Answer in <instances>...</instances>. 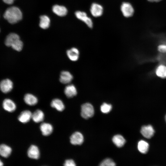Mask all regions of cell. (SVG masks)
Returning a JSON list of instances; mask_svg holds the SVG:
<instances>
[{"mask_svg":"<svg viewBox=\"0 0 166 166\" xmlns=\"http://www.w3.org/2000/svg\"><path fill=\"white\" fill-rule=\"evenodd\" d=\"M24 100L26 104L30 106L34 105L38 102L37 97L34 95L30 93L26 94L24 97Z\"/></svg>","mask_w":166,"mask_h":166,"instance_id":"cell-18","label":"cell"},{"mask_svg":"<svg viewBox=\"0 0 166 166\" xmlns=\"http://www.w3.org/2000/svg\"><path fill=\"white\" fill-rule=\"evenodd\" d=\"M100 108L102 112L107 113L111 110L112 106L111 104L104 103L101 105Z\"/></svg>","mask_w":166,"mask_h":166,"instance_id":"cell-26","label":"cell"},{"mask_svg":"<svg viewBox=\"0 0 166 166\" xmlns=\"http://www.w3.org/2000/svg\"><path fill=\"white\" fill-rule=\"evenodd\" d=\"M121 10L123 15L125 17L129 18L133 15L134 9L132 5L129 2H123L121 6Z\"/></svg>","mask_w":166,"mask_h":166,"instance_id":"cell-3","label":"cell"},{"mask_svg":"<svg viewBox=\"0 0 166 166\" xmlns=\"http://www.w3.org/2000/svg\"><path fill=\"white\" fill-rule=\"evenodd\" d=\"M15 0H3V1L6 3L8 4H12Z\"/></svg>","mask_w":166,"mask_h":166,"instance_id":"cell-32","label":"cell"},{"mask_svg":"<svg viewBox=\"0 0 166 166\" xmlns=\"http://www.w3.org/2000/svg\"><path fill=\"white\" fill-rule=\"evenodd\" d=\"M112 141L114 144L117 147L123 146L125 142V140L123 137L120 135H117L113 138Z\"/></svg>","mask_w":166,"mask_h":166,"instance_id":"cell-24","label":"cell"},{"mask_svg":"<svg viewBox=\"0 0 166 166\" xmlns=\"http://www.w3.org/2000/svg\"><path fill=\"white\" fill-rule=\"evenodd\" d=\"M148 1L150 2H158L161 0H148Z\"/></svg>","mask_w":166,"mask_h":166,"instance_id":"cell-33","label":"cell"},{"mask_svg":"<svg viewBox=\"0 0 166 166\" xmlns=\"http://www.w3.org/2000/svg\"><path fill=\"white\" fill-rule=\"evenodd\" d=\"M115 163L110 159L107 158L104 160L100 164L101 166H114Z\"/></svg>","mask_w":166,"mask_h":166,"instance_id":"cell-28","label":"cell"},{"mask_svg":"<svg viewBox=\"0 0 166 166\" xmlns=\"http://www.w3.org/2000/svg\"><path fill=\"white\" fill-rule=\"evenodd\" d=\"M20 39V37L17 34L11 33L6 37L5 40V44L8 47H11Z\"/></svg>","mask_w":166,"mask_h":166,"instance_id":"cell-10","label":"cell"},{"mask_svg":"<svg viewBox=\"0 0 166 166\" xmlns=\"http://www.w3.org/2000/svg\"><path fill=\"white\" fill-rule=\"evenodd\" d=\"M23 47V42L20 39L11 46L13 49L18 51H21L22 50Z\"/></svg>","mask_w":166,"mask_h":166,"instance_id":"cell-29","label":"cell"},{"mask_svg":"<svg viewBox=\"0 0 166 166\" xmlns=\"http://www.w3.org/2000/svg\"><path fill=\"white\" fill-rule=\"evenodd\" d=\"M51 106L59 111H62L65 109V106L62 101L58 98L52 100L50 104Z\"/></svg>","mask_w":166,"mask_h":166,"instance_id":"cell-19","label":"cell"},{"mask_svg":"<svg viewBox=\"0 0 166 166\" xmlns=\"http://www.w3.org/2000/svg\"><path fill=\"white\" fill-rule=\"evenodd\" d=\"M154 130L152 126L151 125H144L141 128L140 132L145 138L150 139L154 135Z\"/></svg>","mask_w":166,"mask_h":166,"instance_id":"cell-8","label":"cell"},{"mask_svg":"<svg viewBox=\"0 0 166 166\" xmlns=\"http://www.w3.org/2000/svg\"><path fill=\"white\" fill-rule=\"evenodd\" d=\"M65 166H76L75 163L72 159H68L66 160L64 163Z\"/></svg>","mask_w":166,"mask_h":166,"instance_id":"cell-31","label":"cell"},{"mask_svg":"<svg viewBox=\"0 0 166 166\" xmlns=\"http://www.w3.org/2000/svg\"><path fill=\"white\" fill-rule=\"evenodd\" d=\"M2 106L5 110L10 112L14 111L16 108L14 102L9 99H6L3 101Z\"/></svg>","mask_w":166,"mask_h":166,"instance_id":"cell-12","label":"cell"},{"mask_svg":"<svg viewBox=\"0 0 166 166\" xmlns=\"http://www.w3.org/2000/svg\"><path fill=\"white\" fill-rule=\"evenodd\" d=\"M158 50L160 53L166 54V45L161 44L159 45L157 47Z\"/></svg>","mask_w":166,"mask_h":166,"instance_id":"cell-30","label":"cell"},{"mask_svg":"<svg viewBox=\"0 0 166 166\" xmlns=\"http://www.w3.org/2000/svg\"><path fill=\"white\" fill-rule=\"evenodd\" d=\"M90 11L93 16L98 17L102 15L103 12V8L101 5L97 3H94L91 6Z\"/></svg>","mask_w":166,"mask_h":166,"instance_id":"cell-5","label":"cell"},{"mask_svg":"<svg viewBox=\"0 0 166 166\" xmlns=\"http://www.w3.org/2000/svg\"><path fill=\"white\" fill-rule=\"evenodd\" d=\"M149 145L148 143L144 140H140L138 143L137 148L141 153L145 154L148 152Z\"/></svg>","mask_w":166,"mask_h":166,"instance_id":"cell-25","label":"cell"},{"mask_svg":"<svg viewBox=\"0 0 166 166\" xmlns=\"http://www.w3.org/2000/svg\"><path fill=\"white\" fill-rule=\"evenodd\" d=\"M52 10L55 14L61 17L65 16L67 13V10L65 7L57 5L53 6Z\"/></svg>","mask_w":166,"mask_h":166,"instance_id":"cell-17","label":"cell"},{"mask_svg":"<svg viewBox=\"0 0 166 166\" xmlns=\"http://www.w3.org/2000/svg\"><path fill=\"white\" fill-rule=\"evenodd\" d=\"M3 163L0 160V166H2L3 165Z\"/></svg>","mask_w":166,"mask_h":166,"instance_id":"cell-34","label":"cell"},{"mask_svg":"<svg viewBox=\"0 0 166 166\" xmlns=\"http://www.w3.org/2000/svg\"><path fill=\"white\" fill-rule=\"evenodd\" d=\"M27 154L29 158L32 159H38L40 157V151L37 146L32 145L28 148Z\"/></svg>","mask_w":166,"mask_h":166,"instance_id":"cell-9","label":"cell"},{"mask_svg":"<svg viewBox=\"0 0 166 166\" xmlns=\"http://www.w3.org/2000/svg\"><path fill=\"white\" fill-rule=\"evenodd\" d=\"M40 129L42 134L44 136H48L51 134L53 130L52 125L49 123H43L40 126Z\"/></svg>","mask_w":166,"mask_h":166,"instance_id":"cell-13","label":"cell"},{"mask_svg":"<svg viewBox=\"0 0 166 166\" xmlns=\"http://www.w3.org/2000/svg\"><path fill=\"white\" fill-rule=\"evenodd\" d=\"M44 118V114L41 110L37 109L32 114V119L36 123L42 121Z\"/></svg>","mask_w":166,"mask_h":166,"instance_id":"cell-20","label":"cell"},{"mask_svg":"<svg viewBox=\"0 0 166 166\" xmlns=\"http://www.w3.org/2000/svg\"><path fill=\"white\" fill-rule=\"evenodd\" d=\"M64 93L68 98H71L75 96L77 93V89L73 85L70 84L66 86L64 89Z\"/></svg>","mask_w":166,"mask_h":166,"instance_id":"cell-16","label":"cell"},{"mask_svg":"<svg viewBox=\"0 0 166 166\" xmlns=\"http://www.w3.org/2000/svg\"><path fill=\"white\" fill-rule=\"evenodd\" d=\"M165 121H166V115L165 116Z\"/></svg>","mask_w":166,"mask_h":166,"instance_id":"cell-35","label":"cell"},{"mask_svg":"<svg viewBox=\"0 0 166 166\" xmlns=\"http://www.w3.org/2000/svg\"><path fill=\"white\" fill-rule=\"evenodd\" d=\"M75 15L77 18L84 22L89 28L93 26V22L92 19L88 16L85 12L78 11L75 13Z\"/></svg>","mask_w":166,"mask_h":166,"instance_id":"cell-4","label":"cell"},{"mask_svg":"<svg viewBox=\"0 0 166 166\" xmlns=\"http://www.w3.org/2000/svg\"><path fill=\"white\" fill-rule=\"evenodd\" d=\"M81 115L84 119H88L93 116L94 109L93 105L89 103H85L81 106Z\"/></svg>","mask_w":166,"mask_h":166,"instance_id":"cell-2","label":"cell"},{"mask_svg":"<svg viewBox=\"0 0 166 166\" xmlns=\"http://www.w3.org/2000/svg\"><path fill=\"white\" fill-rule=\"evenodd\" d=\"M70 140L72 144L74 145H80L82 144L83 142L84 137L81 132H76L71 135Z\"/></svg>","mask_w":166,"mask_h":166,"instance_id":"cell-7","label":"cell"},{"mask_svg":"<svg viewBox=\"0 0 166 166\" xmlns=\"http://www.w3.org/2000/svg\"><path fill=\"white\" fill-rule=\"evenodd\" d=\"M3 17L10 24H14L20 21L22 18V13L16 6L8 8L5 12Z\"/></svg>","mask_w":166,"mask_h":166,"instance_id":"cell-1","label":"cell"},{"mask_svg":"<svg viewBox=\"0 0 166 166\" xmlns=\"http://www.w3.org/2000/svg\"><path fill=\"white\" fill-rule=\"evenodd\" d=\"M13 83L9 79H6L2 81L0 83V89L3 93L10 92L13 88Z\"/></svg>","mask_w":166,"mask_h":166,"instance_id":"cell-6","label":"cell"},{"mask_svg":"<svg viewBox=\"0 0 166 166\" xmlns=\"http://www.w3.org/2000/svg\"><path fill=\"white\" fill-rule=\"evenodd\" d=\"M157 60L161 64L166 65V54L160 53L157 55Z\"/></svg>","mask_w":166,"mask_h":166,"instance_id":"cell-27","label":"cell"},{"mask_svg":"<svg viewBox=\"0 0 166 166\" xmlns=\"http://www.w3.org/2000/svg\"><path fill=\"white\" fill-rule=\"evenodd\" d=\"M39 26L42 29H45L48 28L50 25V19L46 15H43L40 16Z\"/></svg>","mask_w":166,"mask_h":166,"instance_id":"cell-23","label":"cell"},{"mask_svg":"<svg viewBox=\"0 0 166 166\" xmlns=\"http://www.w3.org/2000/svg\"><path fill=\"white\" fill-rule=\"evenodd\" d=\"M72 75L68 71H63L60 74L59 80L61 83L63 84L70 83L73 79Z\"/></svg>","mask_w":166,"mask_h":166,"instance_id":"cell-11","label":"cell"},{"mask_svg":"<svg viewBox=\"0 0 166 166\" xmlns=\"http://www.w3.org/2000/svg\"><path fill=\"white\" fill-rule=\"evenodd\" d=\"M155 73L156 75L159 77L166 78V65L160 64L156 69Z\"/></svg>","mask_w":166,"mask_h":166,"instance_id":"cell-21","label":"cell"},{"mask_svg":"<svg viewBox=\"0 0 166 166\" xmlns=\"http://www.w3.org/2000/svg\"><path fill=\"white\" fill-rule=\"evenodd\" d=\"M66 54L69 59L72 61H77L79 58V52L78 49L76 48H72L68 50Z\"/></svg>","mask_w":166,"mask_h":166,"instance_id":"cell-14","label":"cell"},{"mask_svg":"<svg viewBox=\"0 0 166 166\" xmlns=\"http://www.w3.org/2000/svg\"><path fill=\"white\" fill-rule=\"evenodd\" d=\"M12 152L11 148L5 144L0 145V155L2 156L7 158L10 155Z\"/></svg>","mask_w":166,"mask_h":166,"instance_id":"cell-22","label":"cell"},{"mask_svg":"<svg viewBox=\"0 0 166 166\" xmlns=\"http://www.w3.org/2000/svg\"><path fill=\"white\" fill-rule=\"evenodd\" d=\"M32 113L29 110H26L22 112L18 117V120L23 123L29 121L32 119Z\"/></svg>","mask_w":166,"mask_h":166,"instance_id":"cell-15","label":"cell"}]
</instances>
